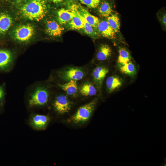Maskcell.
<instances>
[{
    "instance_id": "29",
    "label": "cell",
    "mask_w": 166,
    "mask_h": 166,
    "mask_svg": "<svg viewBox=\"0 0 166 166\" xmlns=\"http://www.w3.org/2000/svg\"><path fill=\"white\" fill-rule=\"evenodd\" d=\"M17 3H21L28 0H10Z\"/></svg>"
},
{
    "instance_id": "8",
    "label": "cell",
    "mask_w": 166,
    "mask_h": 166,
    "mask_svg": "<svg viewBox=\"0 0 166 166\" xmlns=\"http://www.w3.org/2000/svg\"><path fill=\"white\" fill-rule=\"evenodd\" d=\"M70 8L76 11L94 28H96L100 20L98 18L91 14L80 5H73Z\"/></svg>"
},
{
    "instance_id": "30",
    "label": "cell",
    "mask_w": 166,
    "mask_h": 166,
    "mask_svg": "<svg viewBox=\"0 0 166 166\" xmlns=\"http://www.w3.org/2000/svg\"><path fill=\"white\" fill-rule=\"evenodd\" d=\"M67 1L70 2H74L78 0H67Z\"/></svg>"
},
{
    "instance_id": "9",
    "label": "cell",
    "mask_w": 166,
    "mask_h": 166,
    "mask_svg": "<svg viewBox=\"0 0 166 166\" xmlns=\"http://www.w3.org/2000/svg\"><path fill=\"white\" fill-rule=\"evenodd\" d=\"M14 66L13 58L11 52L6 49H0V70L10 71Z\"/></svg>"
},
{
    "instance_id": "2",
    "label": "cell",
    "mask_w": 166,
    "mask_h": 166,
    "mask_svg": "<svg viewBox=\"0 0 166 166\" xmlns=\"http://www.w3.org/2000/svg\"><path fill=\"white\" fill-rule=\"evenodd\" d=\"M21 6V13L26 18L37 21L42 20L47 13L44 0H28Z\"/></svg>"
},
{
    "instance_id": "24",
    "label": "cell",
    "mask_w": 166,
    "mask_h": 166,
    "mask_svg": "<svg viewBox=\"0 0 166 166\" xmlns=\"http://www.w3.org/2000/svg\"><path fill=\"white\" fill-rule=\"evenodd\" d=\"M80 16L83 21V29L85 33L93 38H98L99 36L96 32L95 28L87 22L83 17Z\"/></svg>"
},
{
    "instance_id": "3",
    "label": "cell",
    "mask_w": 166,
    "mask_h": 166,
    "mask_svg": "<svg viewBox=\"0 0 166 166\" xmlns=\"http://www.w3.org/2000/svg\"><path fill=\"white\" fill-rule=\"evenodd\" d=\"M98 101L96 98L89 103L80 107L69 121L75 124L84 122L87 121L91 115Z\"/></svg>"
},
{
    "instance_id": "20",
    "label": "cell",
    "mask_w": 166,
    "mask_h": 166,
    "mask_svg": "<svg viewBox=\"0 0 166 166\" xmlns=\"http://www.w3.org/2000/svg\"><path fill=\"white\" fill-rule=\"evenodd\" d=\"M119 54L117 61L118 67L131 61L132 57L129 52L125 48L119 47Z\"/></svg>"
},
{
    "instance_id": "22",
    "label": "cell",
    "mask_w": 166,
    "mask_h": 166,
    "mask_svg": "<svg viewBox=\"0 0 166 166\" xmlns=\"http://www.w3.org/2000/svg\"><path fill=\"white\" fill-rule=\"evenodd\" d=\"M75 13V15L68 23L69 28L73 30L83 29V24L82 20L80 15L75 10L71 9Z\"/></svg>"
},
{
    "instance_id": "1",
    "label": "cell",
    "mask_w": 166,
    "mask_h": 166,
    "mask_svg": "<svg viewBox=\"0 0 166 166\" xmlns=\"http://www.w3.org/2000/svg\"><path fill=\"white\" fill-rule=\"evenodd\" d=\"M49 85L44 82L38 81L29 87L27 91L29 107H42L48 103L51 94L50 87Z\"/></svg>"
},
{
    "instance_id": "18",
    "label": "cell",
    "mask_w": 166,
    "mask_h": 166,
    "mask_svg": "<svg viewBox=\"0 0 166 166\" xmlns=\"http://www.w3.org/2000/svg\"><path fill=\"white\" fill-rule=\"evenodd\" d=\"M98 7L97 11L101 16L107 18L113 12L111 4L108 1L103 0L100 2Z\"/></svg>"
},
{
    "instance_id": "19",
    "label": "cell",
    "mask_w": 166,
    "mask_h": 166,
    "mask_svg": "<svg viewBox=\"0 0 166 166\" xmlns=\"http://www.w3.org/2000/svg\"><path fill=\"white\" fill-rule=\"evenodd\" d=\"M79 91L80 93L85 96H93L97 93L96 87L91 83L86 82L80 86Z\"/></svg>"
},
{
    "instance_id": "10",
    "label": "cell",
    "mask_w": 166,
    "mask_h": 166,
    "mask_svg": "<svg viewBox=\"0 0 166 166\" xmlns=\"http://www.w3.org/2000/svg\"><path fill=\"white\" fill-rule=\"evenodd\" d=\"M109 71L108 68L102 65H97L93 70L92 75L97 87L101 90L103 80Z\"/></svg>"
},
{
    "instance_id": "13",
    "label": "cell",
    "mask_w": 166,
    "mask_h": 166,
    "mask_svg": "<svg viewBox=\"0 0 166 166\" xmlns=\"http://www.w3.org/2000/svg\"><path fill=\"white\" fill-rule=\"evenodd\" d=\"M49 121V117L46 115L36 114L31 120V124L33 128L38 130L43 129Z\"/></svg>"
},
{
    "instance_id": "26",
    "label": "cell",
    "mask_w": 166,
    "mask_h": 166,
    "mask_svg": "<svg viewBox=\"0 0 166 166\" xmlns=\"http://www.w3.org/2000/svg\"><path fill=\"white\" fill-rule=\"evenodd\" d=\"M157 17L160 23L165 29L166 27V11H160L157 13Z\"/></svg>"
},
{
    "instance_id": "28",
    "label": "cell",
    "mask_w": 166,
    "mask_h": 166,
    "mask_svg": "<svg viewBox=\"0 0 166 166\" xmlns=\"http://www.w3.org/2000/svg\"><path fill=\"white\" fill-rule=\"evenodd\" d=\"M52 2L55 3H58L62 2L64 0H50Z\"/></svg>"
},
{
    "instance_id": "27",
    "label": "cell",
    "mask_w": 166,
    "mask_h": 166,
    "mask_svg": "<svg viewBox=\"0 0 166 166\" xmlns=\"http://www.w3.org/2000/svg\"><path fill=\"white\" fill-rule=\"evenodd\" d=\"M5 95V90L3 86H0V103L2 101Z\"/></svg>"
},
{
    "instance_id": "15",
    "label": "cell",
    "mask_w": 166,
    "mask_h": 166,
    "mask_svg": "<svg viewBox=\"0 0 166 166\" xmlns=\"http://www.w3.org/2000/svg\"><path fill=\"white\" fill-rule=\"evenodd\" d=\"M112 51L111 47L106 44H101L99 46L96 54V57L99 61L107 60L111 56Z\"/></svg>"
},
{
    "instance_id": "5",
    "label": "cell",
    "mask_w": 166,
    "mask_h": 166,
    "mask_svg": "<svg viewBox=\"0 0 166 166\" xmlns=\"http://www.w3.org/2000/svg\"><path fill=\"white\" fill-rule=\"evenodd\" d=\"M53 106L55 111L58 113L63 114L71 109L72 104L66 96L59 94L55 97Z\"/></svg>"
},
{
    "instance_id": "17",
    "label": "cell",
    "mask_w": 166,
    "mask_h": 166,
    "mask_svg": "<svg viewBox=\"0 0 166 166\" xmlns=\"http://www.w3.org/2000/svg\"><path fill=\"white\" fill-rule=\"evenodd\" d=\"M57 15L59 23L64 25L68 23L72 20L75 15V13L71 10L61 8L58 11Z\"/></svg>"
},
{
    "instance_id": "16",
    "label": "cell",
    "mask_w": 166,
    "mask_h": 166,
    "mask_svg": "<svg viewBox=\"0 0 166 166\" xmlns=\"http://www.w3.org/2000/svg\"><path fill=\"white\" fill-rule=\"evenodd\" d=\"M57 85L69 96H75L78 92V89L76 81L71 80L65 83L57 84Z\"/></svg>"
},
{
    "instance_id": "23",
    "label": "cell",
    "mask_w": 166,
    "mask_h": 166,
    "mask_svg": "<svg viewBox=\"0 0 166 166\" xmlns=\"http://www.w3.org/2000/svg\"><path fill=\"white\" fill-rule=\"evenodd\" d=\"M118 68L121 73L128 76L133 77L136 73V67L131 61Z\"/></svg>"
},
{
    "instance_id": "21",
    "label": "cell",
    "mask_w": 166,
    "mask_h": 166,
    "mask_svg": "<svg viewBox=\"0 0 166 166\" xmlns=\"http://www.w3.org/2000/svg\"><path fill=\"white\" fill-rule=\"evenodd\" d=\"M106 18L107 21L115 33H116L119 32L120 22L118 14L116 13H113Z\"/></svg>"
},
{
    "instance_id": "14",
    "label": "cell",
    "mask_w": 166,
    "mask_h": 166,
    "mask_svg": "<svg viewBox=\"0 0 166 166\" xmlns=\"http://www.w3.org/2000/svg\"><path fill=\"white\" fill-rule=\"evenodd\" d=\"M64 28L54 21L47 22L46 31L50 35L53 37H59L61 35Z\"/></svg>"
},
{
    "instance_id": "25",
    "label": "cell",
    "mask_w": 166,
    "mask_h": 166,
    "mask_svg": "<svg viewBox=\"0 0 166 166\" xmlns=\"http://www.w3.org/2000/svg\"><path fill=\"white\" fill-rule=\"evenodd\" d=\"M81 2L86 5L88 7L94 9L98 6L100 0H79Z\"/></svg>"
},
{
    "instance_id": "6",
    "label": "cell",
    "mask_w": 166,
    "mask_h": 166,
    "mask_svg": "<svg viewBox=\"0 0 166 166\" xmlns=\"http://www.w3.org/2000/svg\"><path fill=\"white\" fill-rule=\"evenodd\" d=\"M35 30L30 24L24 25L18 27L14 31V36L18 41L26 42L29 41L34 35Z\"/></svg>"
},
{
    "instance_id": "12",
    "label": "cell",
    "mask_w": 166,
    "mask_h": 166,
    "mask_svg": "<svg viewBox=\"0 0 166 166\" xmlns=\"http://www.w3.org/2000/svg\"><path fill=\"white\" fill-rule=\"evenodd\" d=\"M13 20L6 12L0 11V34H5L12 26Z\"/></svg>"
},
{
    "instance_id": "4",
    "label": "cell",
    "mask_w": 166,
    "mask_h": 166,
    "mask_svg": "<svg viewBox=\"0 0 166 166\" xmlns=\"http://www.w3.org/2000/svg\"><path fill=\"white\" fill-rule=\"evenodd\" d=\"M85 75L86 73L83 69L75 67H68L57 72L59 78L66 82L71 80L77 81L81 80Z\"/></svg>"
},
{
    "instance_id": "7",
    "label": "cell",
    "mask_w": 166,
    "mask_h": 166,
    "mask_svg": "<svg viewBox=\"0 0 166 166\" xmlns=\"http://www.w3.org/2000/svg\"><path fill=\"white\" fill-rule=\"evenodd\" d=\"M95 29L99 36L111 39L116 38V33L110 26L106 20L100 19Z\"/></svg>"
},
{
    "instance_id": "11",
    "label": "cell",
    "mask_w": 166,
    "mask_h": 166,
    "mask_svg": "<svg viewBox=\"0 0 166 166\" xmlns=\"http://www.w3.org/2000/svg\"><path fill=\"white\" fill-rule=\"evenodd\" d=\"M123 81L119 76L113 75L108 77L106 80V86L108 92L111 93L116 91L122 85Z\"/></svg>"
}]
</instances>
